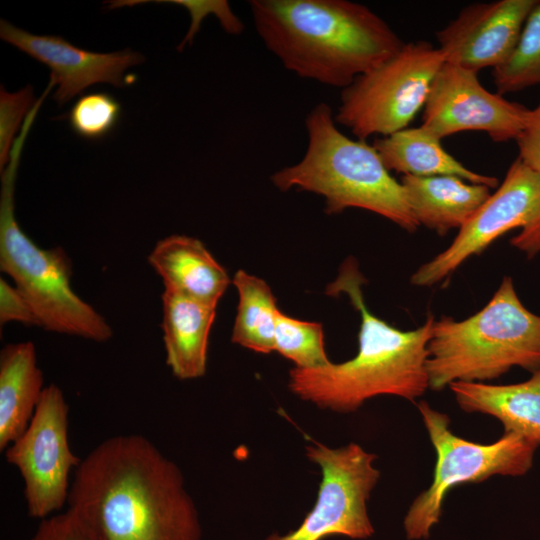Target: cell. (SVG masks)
<instances>
[{
	"label": "cell",
	"instance_id": "1",
	"mask_svg": "<svg viewBox=\"0 0 540 540\" xmlns=\"http://www.w3.org/2000/svg\"><path fill=\"white\" fill-rule=\"evenodd\" d=\"M67 504L101 540H201L182 471L142 435L94 447L74 471Z\"/></svg>",
	"mask_w": 540,
	"mask_h": 540
},
{
	"label": "cell",
	"instance_id": "2",
	"mask_svg": "<svg viewBox=\"0 0 540 540\" xmlns=\"http://www.w3.org/2000/svg\"><path fill=\"white\" fill-rule=\"evenodd\" d=\"M255 29L288 71L337 88L377 67L403 46L366 5L347 0H252Z\"/></svg>",
	"mask_w": 540,
	"mask_h": 540
},
{
	"label": "cell",
	"instance_id": "3",
	"mask_svg": "<svg viewBox=\"0 0 540 540\" xmlns=\"http://www.w3.org/2000/svg\"><path fill=\"white\" fill-rule=\"evenodd\" d=\"M364 283L356 260L349 258L326 289L329 295L346 294L360 312L357 355L343 363L330 362L310 369L294 367L289 372L290 391L319 408L353 412L378 395L413 401L429 387L426 362L434 317L428 316L415 330L397 329L367 308Z\"/></svg>",
	"mask_w": 540,
	"mask_h": 540
},
{
	"label": "cell",
	"instance_id": "4",
	"mask_svg": "<svg viewBox=\"0 0 540 540\" xmlns=\"http://www.w3.org/2000/svg\"><path fill=\"white\" fill-rule=\"evenodd\" d=\"M305 128L307 147L303 158L271 176L276 188L324 197L327 214L362 208L408 232L418 229L420 225L401 182L390 174L373 145L341 132L327 103H318L310 110Z\"/></svg>",
	"mask_w": 540,
	"mask_h": 540
},
{
	"label": "cell",
	"instance_id": "5",
	"mask_svg": "<svg viewBox=\"0 0 540 540\" xmlns=\"http://www.w3.org/2000/svg\"><path fill=\"white\" fill-rule=\"evenodd\" d=\"M428 353L429 388L435 391L457 381L492 380L515 366L534 372L540 369V316L522 304L506 276L476 314L434 321Z\"/></svg>",
	"mask_w": 540,
	"mask_h": 540
},
{
	"label": "cell",
	"instance_id": "6",
	"mask_svg": "<svg viewBox=\"0 0 540 540\" xmlns=\"http://www.w3.org/2000/svg\"><path fill=\"white\" fill-rule=\"evenodd\" d=\"M27 134L21 133L1 172L0 269L31 305L47 331L104 342L113 332L105 318L71 287L72 267L60 248L39 247L19 226L14 212V184Z\"/></svg>",
	"mask_w": 540,
	"mask_h": 540
},
{
	"label": "cell",
	"instance_id": "7",
	"mask_svg": "<svg viewBox=\"0 0 540 540\" xmlns=\"http://www.w3.org/2000/svg\"><path fill=\"white\" fill-rule=\"evenodd\" d=\"M436 451L433 482L410 506L404 519L409 540L427 538L439 522L443 501L457 485L479 483L493 475L521 476L533 464L540 442L521 434L504 433L496 442L480 444L452 433L448 415L417 404Z\"/></svg>",
	"mask_w": 540,
	"mask_h": 540
},
{
	"label": "cell",
	"instance_id": "8",
	"mask_svg": "<svg viewBox=\"0 0 540 540\" xmlns=\"http://www.w3.org/2000/svg\"><path fill=\"white\" fill-rule=\"evenodd\" d=\"M444 62L442 51L430 42L405 43L392 57L342 89L336 123L365 141L408 128L424 107Z\"/></svg>",
	"mask_w": 540,
	"mask_h": 540
},
{
	"label": "cell",
	"instance_id": "9",
	"mask_svg": "<svg viewBox=\"0 0 540 540\" xmlns=\"http://www.w3.org/2000/svg\"><path fill=\"white\" fill-rule=\"evenodd\" d=\"M521 229L511 244L529 258L540 252V174L516 158L502 184L459 229L450 246L420 266L411 277L416 286H433L493 241Z\"/></svg>",
	"mask_w": 540,
	"mask_h": 540
},
{
	"label": "cell",
	"instance_id": "10",
	"mask_svg": "<svg viewBox=\"0 0 540 540\" xmlns=\"http://www.w3.org/2000/svg\"><path fill=\"white\" fill-rule=\"evenodd\" d=\"M305 450L307 458L321 469L316 502L297 529L283 536L271 535L266 540L372 536L374 528L368 516L367 501L380 477L373 465L376 455L356 443L330 448L313 441Z\"/></svg>",
	"mask_w": 540,
	"mask_h": 540
},
{
	"label": "cell",
	"instance_id": "11",
	"mask_svg": "<svg viewBox=\"0 0 540 540\" xmlns=\"http://www.w3.org/2000/svg\"><path fill=\"white\" fill-rule=\"evenodd\" d=\"M68 418L62 390L49 384L26 430L4 450L6 461L23 479L27 513L32 518L50 517L68 501L70 474L81 462L70 448Z\"/></svg>",
	"mask_w": 540,
	"mask_h": 540
},
{
	"label": "cell",
	"instance_id": "12",
	"mask_svg": "<svg viewBox=\"0 0 540 540\" xmlns=\"http://www.w3.org/2000/svg\"><path fill=\"white\" fill-rule=\"evenodd\" d=\"M530 110L486 90L477 72L444 62L431 83L420 126L440 140L483 131L494 142L516 141Z\"/></svg>",
	"mask_w": 540,
	"mask_h": 540
},
{
	"label": "cell",
	"instance_id": "13",
	"mask_svg": "<svg viewBox=\"0 0 540 540\" xmlns=\"http://www.w3.org/2000/svg\"><path fill=\"white\" fill-rule=\"evenodd\" d=\"M538 0H496L464 7L436 34L445 62L479 72L512 54Z\"/></svg>",
	"mask_w": 540,
	"mask_h": 540
},
{
	"label": "cell",
	"instance_id": "14",
	"mask_svg": "<svg viewBox=\"0 0 540 540\" xmlns=\"http://www.w3.org/2000/svg\"><path fill=\"white\" fill-rule=\"evenodd\" d=\"M0 37L50 68V80L58 86L53 98L59 104L98 83L124 86L125 71L143 61L140 53L130 49L91 52L75 47L60 36L31 34L6 20L0 22Z\"/></svg>",
	"mask_w": 540,
	"mask_h": 540
},
{
	"label": "cell",
	"instance_id": "15",
	"mask_svg": "<svg viewBox=\"0 0 540 540\" xmlns=\"http://www.w3.org/2000/svg\"><path fill=\"white\" fill-rule=\"evenodd\" d=\"M148 262L161 277L164 290L217 306L231 280L198 239L171 235L158 241Z\"/></svg>",
	"mask_w": 540,
	"mask_h": 540
},
{
	"label": "cell",
	"instance_id": "16",
	"mask_svg": "<svg viewBox=\"0 0 540 540\" xmlns=\"http://www.w3.org/2000/svg\"><path fill=\"white\" fill-rule=\"evenodd\" d=\"M161 299L167 366L180 380L204 376L216 306L169 290L163 291Z\"/></svg>",
	"mask_w": 540,
	"mask_h": 540
},
{
	"label": "cell",
	"instance_id": "17",
	"mask_svg": "<svg viewBox=\"0 0 540 540\" xmlns=\"http://www.w3.org/2000/svg\"><path fill=\"white\" fill-rule=\"evenodd\" d=\"M400 182L418 224L441 236L464 226L491 195L488 186L451 175H403Z\"/></svg>",
	"mask_w": 540,
	"mask_h": 540
},
{
	"label": "cell",
	"instance_id": "18",
	"mask_svg": "<svg viewBox=\"0 0 540 540\" xmlns=\"http://www.w3.org/2000/svg\"><path fill=\"white\" fill-rule=\"evenodd\" d=\"M460 408L495 417L504 433H517L540 442V369L520 383L491 385L457 381L449 385Z\"/></svg>",
	"mask_w": 540,
	"mask_h": 540
},
{
	"label": "cell",
	"instance_id": "19",
	"mask_svg": "<svg viewBox=\"0 0 540 540\" xmlns=\"http://www.w3.org/2000/svg\"><path fill=\"white\" fill-rule=\"evenodd\" d=\"M45 387L32 342L8 344L1 350L0 451L26 430Z\"/></svg>",
	"mask_w": 540,
	"mask_h": 540
},
{
	"label": "cell",
	"instance_id": "20",
	"mask_svg": "<svg viewBox=\"0 0 540 540\" xmlns=\"http://www.w3.org/2000/svg\"><path fill=\"white\" fill-rule=\"evenodd\" d=\"M372 145L389 171L421 177L451 175L489 188L498 186L496 177L465 167L444 150L440 139L421 126L377 138Z\"/></svg>",
	"mask_w": 540,
	"mask_h": 540
},
{
	"label": "cell",
	"instance_id": "21",
	"mask_svg": "<svg viewBox=\"0 0 540 540\" xmlns=\"http://www.w3.org/2000/svg\"><path fill=\"white\" fill-rule=\"evenodd\" d=\"M239 302L231 341L258 353L275 351L279 309L270 286L261 278L238 270L233 278Z\"/></svg>",
	"mask_w": 540,
	"mask_h": 540
},
{
	"label": "cell",
	"instance_id": "22",
	"mask_svg": "<svg viewBox=\"0 0 540 540\" xmlns=\"http://www.w3.org/2000/svg\"><path fill=\"white\" fill-rule=\"evenodd\" d=\"M497 93L504 95L540 85V1L528 15L519 40L505 63L493 69Z\"/></svg>",
	"mask_w": 540,
	"mask_h": 540
},
{
	"label": "cell",
	"instance_id": "23",
	"mask_svg": "<svg viewBox=\"0 0 540 540\" xmlns=\"http://www.w3.org/2000/svg\"><path fill=\"white\" fill-rule=\"evenodd\" d=\"M274 340L275 351L297 368H319L330 363L320 323L298 320L279 310Z\"/></svg>",
	"mask_w": 540,
	"mask_h": 540
},
{
	"label": "cell",
	"instance_id": "24",
	"mask_svg": "<svg viewBox=\"0 0 540 540\" xmlns=\"http://www.w3.org/2000/svg\"><path fill=\"white\" fill-rule=\"evenodd\" d=\"M120 113V104L110 94L89 93L75 102L68 120L76 134L95 140L104 137L115 127Z\"/></svg>",
	"mask_w": 540,
	"mask_h": 540
},
{
	"label": "cell",
	"instance_id": "25",
	"mask_svg": "<svg viewBox=\"0 0 540 540\" xmlns=\"http://www.w3.org/2000/svg\"><path fill=\"white\" fill-rule=\"evenodd\" d=\"M33 89L30 85L14 92H7L3 86L0 89V170L8 165L9 154L14 145V135L23 127L22 120L36 103Z\"/></svg>",
	"mask_w": 540,
	"mask_h": 540
},
{
	"label": "cell",
	"instance_id": "26",
	"mask_svg": "<svg viewBox=\"0 0 540 540\" xmlns=\"http://www.w3.org/2000/svg\"><path fill=\"white\" fill-rule=\"evenodd\" d=\"M28 540H101L89 523L68 508L43 520Z\"/></svg>",
	"mask_w": 540,
	"mask_h": 540
},
{
	"label": "cell",
	"instance_id": "27",
	"mask_svg": "<svg viewBox=\"0 0 540 540\" xmlns=\"http://www.w3.org/2000/svg\"><path fill=\"white\" fill-rule=\"evenodd\" d=\"M184 6L191 15V25L184 40L178 49L182 50L186 43H191L195 34L199 30L201 21L208 14H214L219 19L223 29L232 35H239L244 30V25L237 15H235L227 1H172Z\"/></svg>",
	"mask_w": 540,
	"mask_h": 540
},
{
	"label": "cell",
	"instance_id": "28",
	"mask_svg": "<svg viewBox=\"0 0 540 540\" xmlns=\"http://www.w3.org/2000/svg\"><path fill=\"white\" fill-rule=\"evenodd\" d=\"M10 321L21 322L25 325H38L36 315L24 297L14 285L5 279H0V324Z\"/></svg>",
	"mask_w": 540,
	"mask_h": 540
},
{
	"label": "cell",
	"instance_id": "29",
	"mask_svg": "<svg viewBox=\"0 0 540 540\" xmlns=\"http://www.w3.org/2000/svg\"><path fill=\"white\" fill-rule=\"evenodd\" d=\"M518 159L540 174V103L530 110L527 122L516 139Z\"/></svg>",
	"mask_w": 540,
	"mask_h": 540
}]
</instances>
